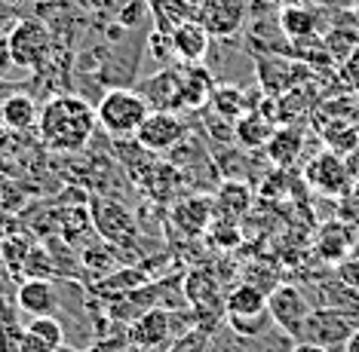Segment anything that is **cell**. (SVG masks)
I'll return each instance as SVG.
<instances>
[{"mask_svg": "<svg viewBox=\"0 0 359 352\" xmlns=\"http://www.w3.org/2000/svg\"><path fill=\"white\" fill-rule=\"evenodd\" d=\"M99 120H95V104H89L83 95H50L40 104L37 135L55 153H83L93 141Z\"/></svg>", "mask_w": 359, "mask_h": 352, "instance_id": "6da1fadb", "label": "cell"}, {"mask_svg": "<svg viewBox=\"0 0 359 352\" xmlns=\"http://www.w3.org/2000/svg\"><path fill=\"white\" fill-rule=\"evenodd\" d=\"M86 206H89V218H93L95 236H99L102 242L114 245L126 264H142V260H148L154 255V251L142 248V239H144L142 224H138L135 211L129 209L123 199L93 193L86 199Z\"/></svg>", "mask_w": 359, "mask_h": 352, "instance_id": "7a4b0ae2", "label": "cell"}, {"mask_svg": "<svg viewBox=\"0 0 359 352\" xmlns=\"http://www.w3.org/2000/svg\"><path fill=\"white\" fill-rule=\"evenodd\" d=\"M151 104L135 86H114L95 101V120L108 138H135L138 126L148 120Z\"/></svg>", "mask_w": 359, "mask_h": 352, "instance_id": "3957f363", "label": "cell"}, {"mask_svg": "<svg viewBox=\"0 0 359 352\" xmlns=\"http://www.w3.org/2000/svg\"><path fill=\"white\" fill-rule=\"evenodd\" d=\"M166 160L182 171L184 187L187 190H197V193H215V187L222 184V171H218L215 153L206 150V144L200 138H194L187 132L182 141H178L172 150L166 153Z\"/></svg>", "mask_w": 359, "mask_h": 352, "instance_id": "277c9868", "label": "cell"}, {"mask_svg": "<svg viewBox=\"0 0 359 352\" xmlns=\"http://www.w3.org/2000/svg\"><path fill=\"white\" fill-rule=\"evenodd\" d=\"M10 52H13V62L19 64V71L25 73H40L46 71V64L53 59V49H55V40H53V31L43 19H19L10 28Z\"/></svg>", "mask_w": 359, "mask_h": 352, "instance_id": "5b68a950", "label": "cell"}, {"mask_svg": "<svg viewBox=\"0 0 359 352\" xmlns=\"http://www.w3.org/2000/svg\"><path fill=\"white\" fill-rule=\"evenodd\" d=\"M184 328H178V313L166 307H154L144 316H138L133 325H126V343L138 352L166 349L175 337H182Z\"/></svg>", "mask_w": 359, "mask_h": 352, "instance_id": "8992f818", "label": "cell"}, {"mask_svg": "<svg viewBox=\"0 0 359 352\" xmlns=\"http://www.w3.org/2000/svg\"><path fill=\"white\" fill-rule=\"evenodd\" d=\"M356 322L350 318L347 313L334 307H313L301 328V340L307 343H316V346L329 349V352H344L347 346V337L353 334Z\"/></svg>", "mask_w": 359, "mask_h": 352, "instance_id": "52a82bcc", "label": "cell"}, {"mask_svg": "<svg viewBox=\"0 0 359 352\" xmlns=\"http://www.w3.org/2000/svg\"><path fill=\"white\" fill-rule=\"evenodd\" d=\"M212 218H215V199H212V193L187 190L166 209L169 227H172L182 239H203Z\"/></svg>", "mask_w": 359, "mask_h": 352, "instance_id": "ba28073f", "label": "cell"}, {"mask_svg": "<svg viewBox=\"0 0 359 352\" xmlns=\"http://www.w3.org/2000/svg\"><path fill=\"white\" fill-rule=\"evenodd\" d=\"M212 40H233L249 22V0H200L194 13Z\"/></svg>", "mask_w": 359, "mask_h": 352, "instance_id": "9c48e42d", "label": "cell"}, {"mask_svg": "<svg viewBox=\"0 0 359 352\" xmlns=\"http://www.w3.org/2000/svg\"><path fill=\"white\" fill-rule=\"evenodd\" d=\"M310 309H313V304L307 300V294L292 282H280L267 294V313H271L276 328L285 331L289 337H301V328H304Z\"/></svg>", "mask_w": 359, "mask_h": 352, "instance_id": "30bf717a", "label": "cell"}, {"mask_svg": "<svg viewBox=\"0 0 359 352\" xmlns=\"http://www.w3.org/2000/svg\"><path fill=\"white\" fill-rule=\"evenodd\" d=\"M307 68H310L307 62H301V59L285 62V55H276V52H267L261 59H255V77L261 83V92L271 98L298 89L310 77Z\"/></svg>", "mask_w": 359, "mask_h": 352, "instance_id": "8fae6325", "label": "cell"}, {"mask_svg": "<svg viewBox=\"0 0 359 352\" xmlns=\"http://www.w3.org/2000/svg\"><path fill=\"white\" fill-rule=\"evenodd\" d=\"M184 135H187V122L178 117L175 111H151L148 120L138 126L135 141L142 144L144 150L157 153V157H166Z\"/></svg>", "mask_w": 359, "mask_h": 352, "instance_id": "7c38bea8", "label": "cell"}, {"mask_svg": "<svg viewBox=\"0 0 359 352\" xmlns=\"http://www.w3.org/2000/svg\"><path fill=\"white\" fill-rule=\"evenodd\" d=\"M304 181L313 187L316 193H325V196H344L347 187H350V169H347V160L334 150H323L316 153L313 160L307 162L304 169Z\"/></svg>", "mask_w": 359, "mask_h": 352, "instance_id": "4fadbf2b", "label": "cell"}, {"mask_svg": "<svg viewBox=\"0 0 359 352\" xmlns=\"http://www.w3.org/2000/svg\"><path fill=\"white\" fill-rule=\"evenodd\" d=\"M138 92L151 104V111H182L184 108V92H182V71L178 68H163L148 80H138Z\"/></svg>", "mask_w": 359, "mask_h": 352, "instance_id": "5bb4252c", "label": "cell"}, {"mask_svg": "<svg viewBox=\"0 0 359 352\" xmlns=\"http://www.w3.org/2000/svg\"><path fill=\"white\" fill-rule=\"evenodd\" d=\"M15 307L31 318L59 313V288L55 279H22L15 288Z\"/></svg>", "mask_w": 359, "mask_h": 352, "instance_id": "9a60e30c", "label": "cell"}, {"mask_svg": "<svg viewBox=\"0 0 359 352\" xmlns=\"http://www.w3.org/2000/svg\"><path fill=\"white\" fill-rule=\"evenodd\" d=\"M215 199V215L218 218H231V220H243L255 206V187L249 181H236V178H224L222 184L212 193Z\"/></svg>", "mask_w": 359, "mask_h": 352, "instance_id": "2e32d148", "label": "cell"}, {"mask_svg": "<svg viewBox=\"0 0 359 352\" xmlns=\"http://www.w3.org/2000/svg\"><path fill=\"white\" fill-rule=\"evenodd\" d=\"M172 49H175V59L182 62V64H200L203 59L209 55V49H212V34L197 19H187L182 22L178 28L172 31Z\"/></svg>", "mask_w": 359, "mask_h": 352, "instance_id": "e0dca14e", "label": "cell"}, {"mask_svg": "<svg viewBox=\"0 0 359 352\" xmlns=\"http://www.w3.org/2000/svg\"><path fill=\"white\" fill-rule=\"evenodd\" d=\"M316 258L325 260V264L338 267L341 260L350 258L353 251V230L344 224V220H325L316 233Z\"/></svg>", "mask_w": 359, "mask_h": 352, "instance_id": "ac0fdd59", "label": "cell"}, {"mask_svg": "<svg viewBox=\"0 0 359 352\" xmlns=\"http://www.w3.org/2000/svg\"><path fill=\"white\" fill-rule=\"evenodd\" d=\"M273 129H276L273 113L246 111L243 117L233 120V138H236V144L246 147V150H261V147L271 141Z\"/></svg>", "mask_w": 359, "mask_h": 352, "instance_id": "d6986e66", "label": "cell"}, {"mask_svg": "<svg viewBox=\"0 0 359 352\" xmlns=\"http://www.w3.org/2000/svg\"><path fill=\"white\" fill-rule=\"evenodd\" d=\"M80 267H83V279H89V285H93L104 276H111L114 269L126 267V260L108 242H89L80 248Z\"/></svg>", "mask_w": 359, "mask_h": 352, "instance_id": "ffe728a7", "label": "cell"}, {"mask_svg": "<svg viewBox=\"0 0 359 352\" xmlns=\"http://www.w3.org/2000/svg\"><path fill=\"white\" fill-rule=\"evenodd\" d=\"M301 150H304V132L295 129V126H276L271 141L264 144L267 160H271L276 169H285V171L298 162Z\"/></svg>", "mask_w": 359, "mask_h": 352, "instance_id": "44dd1931", "label": "cell"}, {"mask_svg": "<svg viewBox=\"0 0 359 352\" xmlns=\"http://www.w3.org/2000/svg\"><path fill=\"white\" fill-rule=\"evenodd\" d=\"M37 117H40V104H37L34 95L25 92V89L10 95L4 104H0V122H4L10 132H28V129H37Z\"/></svg>", "mask_w": 359, "mask_h": 352, "instance_id": "7402d4cb", "label": "cell"}, {"mask_svg": "<svg viewBox=\"0 0 359 352\" xmlns=\"http://www.w3.org/2000/svg\"><path fill=\"white\" fill-rule=\"evenodd\" d=\"M267 313V294L252 282H236L224 294V318H246Z\"/></svg>", "mask_w": 359, "mask_h": 352, "instance_id": "603a6c76", "label": "cell"}, {"mask_svg": "<svg viewBox=\"0 0 359 352\" xmlns=\"http://www.w3.org/2000/svg\"><path fill=\"white\" fill-rule=\"evenodd\" d=\"M280 28L289 40L316 37V31H320V13L307 10V6H283L280 10Z\"/></svg>", "mask_w": 359, "mask_h": 352, "instance_id": "cb8c5ba5", "label": "cell"}, {"mask_svg": "<svg viewBox=\"0 0 359 352\" xmlns=\"http://www.w3.org/2000/svg\"><path fill=\"white\" fill-rule=\"evenodd\" d=\"M203 242L209 245V248L222 251V255H227V251H236L243 245V227L240 220H231V218H212L206 233H203Z\"/></svg>", "mask_w": 359, "mask_h": 352, "instance_id": "d4e9b609", "label": "cell"}, {"mask_svg": "<svg viewBox=\"0 0 359 352\" xmlns=\"http://www.w3.org/2000/svg\"><path fill=\"white\" fill-rule=\"evenodd\" d=\"M25 334H28V337H34L37 343H43L50 352L65 349V328H62V322L55 316H37V318H31V322L25 325Z\"/></svg>", "mask_w": 359, "mask_h": 352, "instance_id": "484cf974", "label": "cell"}, {"mask_svg": "<svg viewBox=\"0 0 359 352\" xmlns=\"http://www.w3.org/2000/svg\"><path fill=\"white\" fill-rule=\"evenodd\" d=\"M209 104H212V111L222 113V117H227V120H236V117H243V113L249 111V98L243 95L240 89H233V86L212 89Z\"/></svg>", "mask_w": 359, "mask_h": 352, "instance_id": "4316f807", "label": "cell"}, {"mask_svg": "<svg viewBox=\"0 0 359 352\" xmlns=\"http://www.w3.org/2000/svg\"><path fill=\"white\" fill-rule=\"evenodd\" d=\"M209 343H212V334L191 328V331H184L182 337H175L163 352H209Z\"/></svg>", "mask_w": 359, "mask_h": 352, "instance_id": "83f0119b", "label": "cell"}, {"mask_svg": "<svg viewBox=\"0 0 359 352\" xmlns=\"http://www.w3.org/2000/svg\"><path fill=\"white\" fill-rule=\"evenodd\" d=\"M323 138L329 141V150H334V153H350L356 147V141H359V132H353V129H347L344 122H334V126L329 129V132H323Z\"/></svg>", "mask_w": 359, "mask_h": 352, "instance_id": "f1b7e54d", "label": "cell"}, {"mask_svg": "<svg viewBox=\"0 0 359 352\" xmlns=\"http://www.w3.org/2000/svg\"><path fill=\"white\" fill-rule=\"evenodd\" d=\"M334 279L359 294V255H350L347 260H341L338 269H334Z\"/></svg>", "mask_w": 359, "mask_h": 352, "instance_id": "f546056e", "label": "cell"}, {"mask_svg": "<svg viewBox=\"0 0 359 352\" xmlns=\"http://www.w3.org/2000/svg\"><path fill=\"white\" fill-rule=\"evenodd\" d=\"M15 71H19V64L13 62L10 40L6 34H0V80H15Z\"/></svg>", "mask_w": 359, "mask_h": 352, "instance_id": "4dcf8cb0", "label": "cell"}, {"mask_svg": "<svg viewBox=\"0 0 359 352\" xmlns=\"http://www.w3.org/2000/svg\"><path fill=\"white\" fill-rule=\"evenodd\" d=\"M341 80H344L353 92H359V49H353L350 59L344 62V68H341Z\"/></svg>", "mask_w": 359, "mask_h": 352, "instance_id": "1f68e13d", "label": "cell"}, {"mask_svg": "<svg viewBox=\"0 0 359 352\" xmlns=\"http://www.w3.org/2000/svg\"><path fill=\"white\" fill-rule=\"evenodd\" d=\"M28 86H31V80H0V104H4L10 95L22 92V89H28Z\"/></svg>", "mask_w": 359, "mask_h": 352, "instance_id": "d6a6232c", "label": "cell"}, {"mask_svg": "<svg viewBox=\"0 0 359 352\" xmlns=\"http://www.w3.org/2000/svg\"><path fill=\"white\" fill-rule=\"evenodd\" d=\"M292 352H329V349H323V346H316V343H307V340H301L292 346Z\"/></svg>", "mask_w": 359, "mask_h": 352, "instance_id": "836d02e7", "label": "cell"}, {"mask_svg": "<svg viewBox=\"0 0 359 352\" xmlns=\"http://www.w3.org/2000/svg\"><path fill=\"white\" fill-rule=\"evenodd\" d=\"M344 352H359V325L353 328V334L347 337V346H344Z\"/></svg>", "mask_w": 359, "mask_h": 352, "instance_id": "e575fe53", "label": "cell"}, {"mask_svg": "<svg viewBox=\"0 0 359 352\" xmlns=\"http://www.w3.org/2000/svg\"><path fill=\"white\" fill-rule=\"evenodd\" d=\"M10 230H15V220H10L0 211V236H10Z\"/></svg>", "mask_w": 359, "mask_h": 352, "instance_id": "d590c367", "label": "cell"}, {"mask_svg": "<svg viewBox=\"0 0 359 352\" xmlns=\"http://www.w3.org/2000/svg\"><path fill=\"white\" fill-rule=\"evenodd\" d=\"M280 6H307V0H276Z\"/></svg>", "mask_w": 359, "mask_h": 352, "instance_id": "8d00e7d4", "label": "cell"}, {"mask_svg": "<svg viewBox=\"0 0 359 352\" xmlns=\"http://www.w3.org/2000/svg\"><path fill=\"white\" fill-rule=\"evenodd\" d=\"M6 132H10V129H6L4 122H0V150H4V147H6Z\"/></svg>", "mask_w": 359, "mask_h": 352, "instance_id": "74e56055", "label": "cell"}]
</instances>
